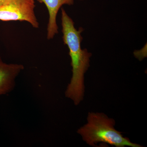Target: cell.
<instances>
[{
	"instance_id": "cell-1",
	"label": "cell",
	"mask_w": 147,
	"mask_h": 147,
	"mask_svg": "<svg viewBox=\"0 0 147 147\" xmlns=\"http://www.w3.org/2000/svg\"><path fill=\"white\" fill-rule=\"evenodd\" d=\"M61 11L63 40L69 50L72 72L71 81L66 90L65 96L71 99L77 105L84 99V75L90 67L92 54L87 49L82 48L83 39L82 33L84 28L80 27L77 30L72 18L64 9L61 7Z\"/></svg>"
},
{
	"instance_id": "cell-2",
	"label": "cell",
	"mask_w": 147,
	"mask_h": 147,
	"mask_svg": "<svg viewBox=\"0 0 147 147\" xmlns=\"http://www.w3.org/2000/svg\"><path fill=\"white\" fill-rule=\"evenodd\" d=\"M87 121L88 123L77 132L89 146L96 147L98 143H103L116 147H142L132 143L128 138L124 137L121 132L117 131L114 119L109 118L103 113H89Z\"/></svg>"
},
{
	"instance_id": "cell-3",
	"label": "cell",
	"mask_w": 147,
	"mask_h": 147,
	"mask_svg": "<svg viewBox=\"0 0 147 147\" xmlns=\"http://www.w3.org/2000/svg\"><path fill=\"white\" fill-rule=\"evenodd\" d=\"M34 0H8L0 5V21H26L35 28L39 24L35 13Z\"/></svg>"
},
{
	"instance_id": "cell-4",
	"label": "cell",
	"mask_w": 147,
	"mask_h": 147,
	"mask_svg": "<svg viewBox=\"0 0 147 147\" xmlns=\"http://www.w3.org/2000/svg\"><path fill=\"white\" fill-rule=\"evenodd\" d=\"M38 2L44 3L49 13V19L47 28V38L53 39L55 35L59 33V27L57 24V16L59 10L63 5H73L75 0H37ZM83 1L84 0H78Z\"/></svg>"
},
{
	"instance_id": "cell-5",
	"label": "cell",
	"mask_w": 147,
	"mask_h": 147,
	"mask_svg": "<svg viewBox=\"0 0 147 147\" xmlns=\"http://www.w3.org/2000/svg\"><path fill=\"white\" fill-rule=\"evenodd\" d=\"M24 69L22 65L6 63L0 57V95L12 90L16 76Z\"/></svg>"
},
{
	"instance_id": "cell-6",
	"label": "cell",
	"mask_w": 147,
	"mask_h": 147,
	"mask_svg": "<svg viewBox=\"0 0 147 147\" xmlns=\"http://www.w3.org/2000/svg\"><path fill=\"white\" fill-rule=\"evenodd\" d=\"M8 0H0V5L3 4L5 2H6Z\"/></svg>"
}]
</instances>
